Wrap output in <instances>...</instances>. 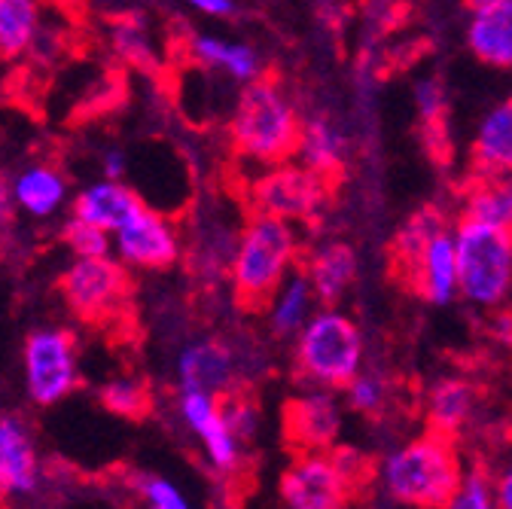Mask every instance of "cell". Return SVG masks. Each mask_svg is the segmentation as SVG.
I'll use <instances>...</instances> for the list:
<instances>
[{"mask_svg":"<svg viewBox=\"0 0 512 509\" xmlns=\"http://www.w3.org/2000/svg\"><path fill=\"white\" fill-rule=\"evenodd\" d=\"M302 116L284 86L275 77L244 83L232 116H229V147L241 165L260 171L296 159L302 138Z\"/></svg>","mask_w":512,"mask_h":509,"instance_id":"1","label":"cell"},{"mask_svg":"<svg viewBox=\"0 0 512 509\" xmlns=\"http://www.w3.org/2000/svg\"><path fill=\"white\" fill-rule=\"evenodd\" d=\"M299 263V232L296 223L250 214L241 223V235L229 263L232 299L241 311H266L278 287L293 275Z\"/></svg>","mask_w":512,"mask_h":509,"instance_id":"2","label":"cell"},{"mask_svg":"<svg viewBox=\"0 0 512 509\" xmlns=\"http://www.w3.org/2000/svg\"><path fill=\"white\" fill-rule=\"evenodd\" d=\"M394 278L430 305H448L461 296L455 226L436 208H421L406 220L391 244Z\"/></svg>","mask_w":512,"mask_h":509,"instance_id":"3","label":"cell"},{"mask_svg":"<svg viewBox=\"0 0 512 509\" xmlns=\"http://www.w3.org/2000/svg\"><path fill=\"white\" fill-rule=\"evenodd\" d=\"M384 479L391 497L412 509H448L467 476L455 436L427 430L388 458Z\"/></svg>","mask_w":512,"mask_h":509,"instance_id":"4","label":"cell"},{"mask_svg":"<svg viewBox=\"0 0 512 509\" xmlns=\"http://www.w3.org/2000/svg\"><path fill=\"white\" fill-rule=\"evenodd\" d=\"M363 366V336L336 305L317 308L296 336V375L320 391H345Z\"/></svg>","mask_w":512,"mask_h":509,"instance_id":"5","label":"cell"},{"mask_svg":"<svg viewBox=\"0 0 512 509\" xmlns=\"http://www.w3.org/2000/svg\"><path fill=\"white\" fill-rule=\"evenodd\" d=\"M58 290L74 311L77 321L122 339L132 324V275L125 263L110 257H77V263L61 275Z\"/></svg>","mask_w":512,"mask_h":509,"instance_id":"6","label":"cell"},{"mask_svg":"<svg viewBox=\"0 0 512 509\" xmlns=\"http://www.w3.org/2000/svg\"><path fill=\"white\" fill-rule=\"evenodd\" d=\"M369 479V461L351 449L296 455L281 476V500L287 509H348Z\"/></svg>","mask_w":512,"mask_h":509,"instance_id":"7","label":"cell"},{"mask_svg":"<svg viewBox=\"0 0 512 509\" xmlns=\"http://www.w3.org/2000/svg\"><path fill=\"white\" fill-rule=\"evenodd\" d=\"M458 287L476 308H500L512 296V235L503 226L461 217L455 223Z\"/></svg>","mask_w":512,"mask_h":509,"instance_id":"8","label":"cell"},{"mask_svg":"<svg viewBox=\"0 0 512 509\" xmlns=\"http://www.w3.org/2000/svg\"><path fill=\"white\" fill-rule=\"evenodd\" d=\"M336 183L299 159L260 168L244 186L247 214H269L296 226L314 223L327 211Z\"/></svg>","mask_w":512,"mask_h":509,"instance_id":"9","label":"cell"},{"mask_svg":"<svg viewBox=\"0 0 512 509\" xmlns=\"http://www.w3.org/2000/svg\"><path fill=\"white\" fill-rule=\"evenodd\" d=\"M28 391L34 403L52 406L77 388V342L68 330H37L25 342Z\"/></svg>","mask_w":512,"mask_h":509,"instance_id":"10","label":"cell"},{"mask_svg":"<svg viewBox=\"0 0 512 509\" xmlns=\"http://www.w3.org/2000/svg\"><path fill=\"white\" fill-rule=\"evenodd\" d=\"M342 433V412L333 391H308L290 397L281 409V436L284 445L296 455L330 452Z\"/></svg>","mask_w":512,"mask_h":509,"instance_id":"11","label":"cell"},{"mask_svg":"<svg viewBox=\"0 0 512 509\" xmlns=\"http://www.w3.org/2000/svg\"><path fill=\"white\" fill-rule=\"evenodd\" d=\"M113 238H116V250L122 263L132 269L162 272L180 260V235L174 223L147 205L119 232H113Z\"/></svg>","mask_w":512,"mask_h":509,"instance_id":"12","label":"cell"},{"mask_svg":"<svg viewBox=\"0 0 512 509\" xmlns=\"http://www.w3.org/2000/svg\"><path fill=\"white\" fill-rule=\"evenodd\" d=\"M180 412H183L186 424L202 439L211 464L220 470H235L238 467V436L232 433V427L223 415L220 397L205 394V391H183Z\"/></svg>","mask_w":512,"mask_h":509,"instance_id":"13","label":"cell"},{"mask_svg":"<svg viewBox=\"0 0 512 509\" xmlns=\"http://www.w3.org/2000/svg\"><path fill=\"white\" fill-rule=\"evenodd\" d=\"M470 177H512V98L488 107L470 141Z\"/></svg>","mask_w":512,"mask_h":509,"instance_id":"14","label":"cell"},{"mask_svg":"<svg viewBox=\"0 0 512 509\" xmlns=\"http://www.w3.org/2000/svg\"><path fill=\"white\" fill-rule=\"evenodd\" d=\"M235 385V354L226 342L202 339L180 354V391H205L220 397Z\"/></svg>","mask_w":512,"mask_h":509,"instance_id":"15","label":"cell"},{"mask_svg":"<svg viewBox=\"0 0 512 509\" xmlns=\"http://www.w3.org/2000/svg\"><path fill=\"white\" fill-rule=\"evenodd\" d=\"M467 49L485 68L512 71V0H497L470 13Z\"/></svg>","mask_w":512,"mask_h":509,"instance_id":"16","label":"cell"},{"mask_svg":"<svg viewBox=\"0 0 512 509\" xmlns=\"http://www.w3.org/2000/svg\"><path fill=\"white\" fill-rule=\"evenodd\" d=\"M299 269L308 275L317 302L336 305L357 278V253L348 241H324L305 253Z\"/></svg>","mask_w":512,"mask_h":509,"instance_id":"17","label":"cell"},{"mask_svg":"<svg viewBox=\"0 0 512 509\" xmlns=\"http://www.w3.org/2000/svg\"><path fill=\"white\" fill-rule=\"evenodd\" d=\"M144 208L141 196L135 189H128L125 183L107 177L101 183L86 186L83 193L74 199V217L104 229V232H119L128 220Z\"/></svg>","mask_w":512,"mask_h":509,"instance_id":"18","label":"cell"},{"mask_svg":"<svg viewBox=\"0 0 512 509\" xmlns=\"http://www.w3.org/2000/svg\"><path fill=\"white\" fill-rule=\"evenodd\" d=\"M189 55L208 71H220L235 83H253L263 77V58L250 43L220 34H196L189 40Z\"/></svg>","mask_w":512,"mask_h":509,"instance_id":"19","label":"cell"},{"mask_svg":"<svg viewBox=\"0 0 512 509\" xmlns=\"http://www.w3.org/2000/svg\"><path fill=\"white\" fill-rule=\"evenodd\" d=\"M37 485V455L19 418H0V497Z\"/></svg>","mask_w":512,"mask_h":509,"instance_id":"20","label":"cell"},{"mask_svg":"<svg viewBox=\"0 0 512 509\" xmlns=\"http://www.w3.org/2000/svg\"><path fill=\"white\" fill-rule=\"evenodd\" d=\"M345 156H348V141L339 132V125H333L324 116L302 122V138L296 147V159L302 165L314 168L317 174H324L336 183L345 168Z\"/></svg>","mask_w":512,"mask_h":509,"instance_id":"21","label":"cell"},{"mask_svg":"<svg viewBox=\"0 0 512 509\" xmlns=\"http://www.w3.org/2000/svg\"><path fill=\"white\" fill-rule=\"evenodd\" d=\"M317 293L302 269H293V275L278 287V293L269 302V327L278 339L299 336V330L308 324V317L317 311L314 308Z\"/></svg>","mask_w":512,"mask_h":509,"instance_id":"22","label":"cell"},{"mask_svg":"<svg viewBox=\"0 0 512 509\" xmlns=\"http://www.w3.org/2000/svg\"><path fill=\"white\" fill-rule=\"evenodd\" d=\"M476 406V388L464 378H442L427 394V430L458 436Z\"/></svg>","mask_w":512,"mask_h":509,"instance_id":"23","label":"cell"},{"mask_svg":"<svg viewBox=\"0 0 512 509\" xmlns=\"http://www.w3.org/2000/svg\"><path fill=\"white\" fill-rule=\"evenodd\" d=\"M461 217L485 220L491 226H512V177H470L464 186Z\"/></svg>","mask_w":512,"mask_h":509,"instance_id":"24","label":"cell"},{"mask_svg":"<svg viewBox=\"0 0 512 509\" xmlns=\"http://www.w3.org/2000/svg\"><path fill=\"white\" fill-rule=\"evenodd\" d=\"M13 193H16V202L34 214V217H49L61 208L64 202V193H68V186H64V177L52 168V165H34L28 168L16 186H13Z\"/></svg>","mask_w":512,"mask_h":509,"instance_id":"25","label":"cell"},{"mask_svg":"<svg viewBox=\"0 0 512 509\" xmlns=\"http://www.w3.org/2000/svg\"><path fill=\"white\" fill-rule=\"evenodd\" d=\"M415 101H418V119L424 144L436 159L448 156V98L439 80L427 77L415 83Z\"/></svg>","mask_w":512,"mask_h":509,"instance_id":"26","label":"cell"},{"mask_svg":"<svg viewBox=\"0 0 512 509\" xmlns=\"http://www.w3.org/2000/svg\"><path fill=\"white\" fill-rule=\"evenodd\" d=\"M98 400L110 415H119L125 421H147L156 406L150 378H141V375L107 381V385L98 391Z\"/></svg>","mask_w":512,"mask_h":509,"instance_id":"27","label":"cell"},{"mask_svg":"<svg viewBox=\"0 0 512 509\" xmlns=\"http://www.w3.org/2000/svg\"><path fill=\"white\" fill-rule=\"evenodd\" d=\"M37 34V0H0V58H19Z\"/></svg>","mask_w":512,"mask_h":509,"instance_id":"28","label":"cell"},{"mask_svg":"<svg viewBox=\"0 0 512 509\" xmlns=\"http://www.w3.org/2000/svg\"><path fill=\"white\" fill-rule=\"evenodd\" d=\"M113 34H116V52L122 58H128L138 68H153V46L141 19H122L113 28Z\"/></svg>","mask_w":512,"mask_h":509,"instance_id":"29","label":"cell"},{"mask_svg":"<svg viewBox=\"0 0 512 509\" xmlns=\"http://www.w3.org/2000/svg\"><path fill=\"white\" fill-rule=\"evenodd\" d=\"M64 244H68L77 257H107L110 253V232L74 217L68 226H64Z\"/></svg>","mask_w":512,"mask_h":509,"instance_id":"30","label":"cell"},{"mask_svg":"<svg viewBox=\"0 0 512 509\" xmlns=\"http://www.w3.org/2000/svg\"><path fill=\"white\" fill-rule=\"evenodd\" d=\"M345 394H348L351 409L360 415H378L384 409V403H388V385L372 372H360L345 388Z\"/></svg>","mask_w":512,"mask_h":509,"instance_id":"31","label":"cell"},{"mask_svg":"<svg viewBox=\"0 0 512 509\" xmlns=\"http://www.w3.org/2000/svg\"><path fill=\"white\" fill-rule=\"evenodd\" d=\"M448 509H497L491 485H488L482 470H476V473H470L464 479V488L458 491V497L452 500V506H448Z\"/></svg>","mask_w":512,"mask_h":509,"instance_id":"32","label":"cell"},{"mask_svg":"<svg viewBox=\"0 0 512 509\" xmlns=\"http://www.w3.org/2000/svg\"><path fill=\"white\" fill-rule=\"evenodd\" d=\"M16 193L13 186L7 183V177L0 174V253H4L13 244L16 235Z\"/></svg>","mask_w":512,"mask_h":509,"instance_id":"33","label":"cell"},{"mask_svg":"<svg viewBox=\"0 0 512 509\" xmlns=\"http://www.w3.org/2000/svg\"><path fill=\"white\" fill-rule=\"evenodd\" d=\"M144 491H147V497H150V503H153L156 509H189V506L183 503V497L174 491V485H168V482H162V479H147Z\"/></svg>","mask_w":512,"mask_h":509,"instance_id":"34","label":"cell"},{"mask_svg":"<svg viewBox=\"0 0 512 509\" xmlns=\"http://www.w3.org/2000/svg\"><path fill=\"white\" fill-rule=\"evenodd\" d=\"M183 4H189L196 13L211 16V19H229L238 10L235 0H183Z\"/></svg>","mask_w":512,"mask_h":509,"instance_id":"35","label":"cell"},{"mask_svg":"<svg viewBox=\"0 0 512 509\" xmlns=\"http://www.w3.org/2000/svg\"><path fill=\"white\" fill-rule=\"evenodd\" d=\"M491 494H494V506H497V509H512V467L503 470V473L494 479Z\"/></svg>","mask_w":512,"mask_h":509,"instance_id":"36","label":"cell"},{"mask_svg":"<svg viewBox=\"0 0 512 509\" xmlns=\"http://www.w3.org/2000/svg\"><path fill=\"white\" fill-rule=\"evenodd\" d=\"M491 4H497V0H464V7L473 13V10H482V7H491Z\"/></svg>","mask_w":512,"mask_h":509,"instance_id":"37","label":"cell"},{"mask_svg":"<svg viewBox=\"0 0 512 509\" xmlns=\"http://www.w3.org/2000/svg\"><path fill=\"white\" fill-rule=\"evenodd\" d=\"M509 235H512V226H509Z\"/></svg>","mask_w":512,"mask_h":509,"instance_id":"38","label":"cell"},{"mask_svg":"<svg viewBox=\"0 0 512 509\" xmlns=\"http://www.w3.org/2000/svg\"><path fill=\"white\" fill-rule=\"evenodd\" d=\"M0 503H4V497H0Z\"/></svg>","mask_w":512,"mask_h":509,"instance_id":"39","label":"cell"},{"mask_svg":"<svg viewBox=\"0 0 512 509\" xmlns=\"http://www.w3.org/2000/svg\"><path fill=\"white\" fill-rule=\"evenodd\" d=\"M153 509H156V506H153Z\"/></svg>","mask_w":512,"mask_h":509,"instance_id":"40","label":"cell"}]
</instances>
